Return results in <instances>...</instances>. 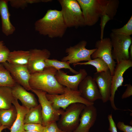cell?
Wrapping results in <instances>:
<instances>
[{
  "label": "cell",
  "instance_id": "obj_11",
  "mask_svg": "<svg viewBox=\"0 0 132 132\" xmlns=\"http://www.w3.org/2000/svg\"><path fill=\"white\" fill-rule=\"evenodd\" d=\"M82 10L85 25L91 26L98 21L101 11L98 0H77Z\"/></svg>",
  "mask_w": 132,
  "mask_h": 132
},
{
  "label": "cell",
  "instance_id": "obj_25",
  "mask_svg": "<svg viewBox=\"0 0 132 132\" xmlns=\"http://www.w3.org/2000/svg\"><path fill=\"white\" fill-rule=\"evenodd\" d=\"M24 122V124L35 123L42 125L43 117L42 109L39 104L36 106L29 109L25 116Z\"/></svg>",
  "mask_w": 132,
  "mask_h": 132
},
{
  "label": "cell",
  "instance_id": "obj_34",
  "mask_svg": "<svg viewBox=\"0 0 132 132\" xmlns=\"http://www.w3.org/2000/svg\"><path fill=\"white\" fill-rule=\"evenodd\" d=\"M61 131L58 127L56 122L50 123L44 126L43 132H61Z\"/></svg>",
  "mask_w": 132,
  "mask_h": 132
},
{
  "label": "cell",
  "instance_id": "obj_4",
  "mask_svg": "<svg viewBox=\"0 0 132 132\" xmlns=\"http://www.w3.org/2000/svg\"><path fill=\"white\" fill-rule=\"evenodd\" d=\"M46 96L53 107L56 110H65L71 104L80 103L86 106L94 104L83 98L79 90H75L65 87L64 93L59 95L46 94Z\"/></svg>",
  "mask_w": 132,
  "mask_h": 132
},
{
  "label": "cell",
  "instance_id": "obj_31",
  "mask_svg": "<svg viewBox=\"0 0 132 132\" xmlns=\"http://www.w3.org/2000/svg\"><path fill=\"white\" fill-rule=\"evenodd\" d=\"M10 52L3 41L0 39V64L7 62Z\"/></svg>",
  "mask_w": 132,
  "mask_h": 132
},
{
  "label": "cell",
  "instance_id": "obj_2",
  "mask_svg": "<svg viewBox=\"0 0 132 132\" xmlns=\"http://www.w3.org/2000/svg\"><path fill=\"white\" fill-rule=\"evenodd\" d=\"M57 71L54 67H48L31 74L29 83L31 89L42 90L51 95L63 93L65 87L60 84L55 77Z\"/></svg>",
  "mask_w": 132,
  "mask_h": 132
},
{
  "label": "cell",
  "instance_id": "obj_22",
  "mask_svg": "<svg viewBox=\"0 0 132 132\" xmlns=\"http://www.w3.org/2000/svg\"><path fill=\"white\" fill-rule=\"evenodd\" d=\"M101 11V15L106 14L111 20L115 16L119 1L118 0H98Z\"/></svg>",
  "mask_w": 132,
  "mask_h": 132
},
{
  "label": "cell",
  "instance_id": "obj_23",
  "mask_svg": "<svg viewBox=\"0 0 132 132\" xmlns=\"http://www.w3.org/2000/svg\"><path fill=\"white\" fill-rule=\"evenodd\" d=\"M15 98L11 88L0 87V109H8L11 107L13 101Z\"/></svg>",
  "mask_w": 132,
  "mask_h": 132
},
{
  "label": "cell",
  "instance_id": "obj_24",
  "mask_svg": "<svg viewBox=\"0 0 132 132\" xmlns=\"http://www.w3.org/2000/svg\"><path fill=\"white\" fill-rule=\"evenodd\" d=\"M17 112L14 105L8 109H0V121L2 126L9 129L13 125L17 116Z\"/></svg>",
  "mask_w": 132,
  "mask_h": 132
},
{
  "label": "cell",
  "instance_id": "obj_32",
  "mask_svg": "<svg viewBox=\"0 0 132 132\" xmlns=\"http://www.w3.org/2000/svg\"><path fill=\"white\" fill-rule=\"evenodd\" d=\"M24 128L25 131H34L38 132H43L44 126L40 124L30 123L24 124Z\"/></svg>",
  "mask_w": 132,
  "mask_h": 132
},
{
  "label": "cell",
  "instance_id": "obj_19",
  "mask_svg": "<svg viewBox=\"0 0 132 132\" xmlns=\"http://www.w3.org/2000/svg\"><path fill=\"white\" fill-rule=\"evenodd\" d=\"M7 0H0V15L1 22L2 33L6 36L12 34L15 30V27L11 23L10 20Z\"/></svg>",
  "mask_w": 132,
  "mask_h": 132
},
{
  "label": "cell",
  "instance_id": "obj_6",
  "mask_svg": "<svg viewBox=\"0 0 132 132\" xmlns=\"http://www.w3.org/2000/svg\"><path fill=\"white\" fill-rule=\"evenodd\" d=\"M112 48V55L116 63L129 59V49L132 44V38L130 36H126L114 34H110Z\"/></svg>",
  "mask_w": 132,
  "mask_h": 132
},
{
  "label": "cell",
  "instance_id": "obj_37",
  "mask_svg": "<svg viewBox=\"0 0 132 132\" xmlns=\"http://www.w3.org/2000/svg\"><path fill=\"white\" fill-rule=\"evenodd\" d=\"M126 86L125 91L122 95L121 98L122 99L129 98L132 95V86L130 84H126Z\"/></svg>",
  "mask_w": 132,
  "mask_h": 132
},
{
  "label": "cell",
  "instance_id": "obj_1",
  "mask_svg": "<svg viewBox=\"0 0 132 132\" xmlns=\"http://www.w3.org/2000/svg\"><path fill=\"white\" fill-rule=\"evenodd\" d=\"M35 30L40 34L50 38H62L67 28L61 11L49 9L34 23Z\"/></svg>",
  "mask_w": 132,
  "mask_h": 132
},
{
  "label": "cell",
  "instance_id": "obj_15",
  "mask_svg": "<svg viewBox=\"0 0 132 132\" xmlns=\"http://www.w3.org/2000/svg\"><path fill=\"white\" fill-rule=\"evenodd\" d=\"M78 90L82 97L89 102L94 103L101 97L95 80L91 76L88 75L79 84Z\"/></svg>",
  "mask_w": 132,
  "mask_h": 132
},
{
  "label": "cell",
  "instance_id": "obj_33",
  "mask_svg": "<svg viewBox=\"0 0 132 132\" xmlns=\"http://www.w3.org/2000/svg\"><path fill=\"white\" fill-rule=\"evenodd\" d=\"M100 17L101 18L100 24L101 28L100 39L102 40L104 38V30L105 26L107 22L111 19L106 14L101 15Z\"/></svg>",
  "mask_w": 132,
  "mask_h": 132
},
{
  "label": "cell",
  "instance_id": "obj_27",
  "mask_svg": "<svg viewBox=\"0 0 132 132\" xmlns=\"http://www.w3.org/2000/svg\"><path fill=\"white\" fill-rule=\"evenodd\" d=\"M45 63L46 67H53L57 70L62 68L68 69L70 72L75 74L79 73V71L75 70L70 66V64L68 61H60L55 59H48L45 60Z\"/></svg>",
  "mask_w": 132,
  "mask_h": 132
},
{
  "label": "cell",
  "instance_id": "obj_9",
  "mask_svg": "<svg viewBox=\"0 0 132 132\" xmlns=\"http://www.w3.org/2000/svg\"><path fill=\"white\" fill-rule=\"evenodd\" d=\"M95 47L96 50L91 55V59L98 58L102 59L108 66L112 76L116 63L112 57V48L110 38L106 37L97 41L95 44Z\"/></svg>",
  "mask_w": 132,
  "mask_h": 132
},
{
  "label": "cell",
  "instance_id": "obj_21",
  "mask_svg": "<svg viewBox=\"0 0 132 132\" xmlns=\"http://www.w3.org/2000/svg\"><path fill=\"white\" fill-rule=\"evenodd\" d=\"M29 55V51L14 50L10 52L7 62L14 65L27 66Z\"/></svg>",
  "mask_w": 132,
  "mask_h": 132
},
{
  "label": "cell",
  "instance_id": "obj_41",
  "mask_svg": "<svg viewBox=\"0 0 132 132\" xmlns=\"http://www.w3.org/2000/svg\"><path fill=\"white\" fill-rule=\"evenodd\" d=\"M2 125L1 124V123L0 122V127Z\"/></svg>",
  "mask_w": 132,
  "mask_h": 132
},
{
  "label": "cell",
  "instance_id": "obj_39",
  "mask_svg": "<svg viewBox=\"0 0 132 132\" xmlns=\"http://www.w3.org/2000/svg\"><path fill=\"white\" fill-rule=\"evenodd\" d=\"M7 128V127L4 126H2L0 127V132H2V131L4 129Z\"/></svg>",
  "mask_w": 132,
  "mask_h": 132
},
{
  "label": "cell",
  "instance_id": "obj_20",
  "mask_svg": "<svg viewBox=\"0 0 132 132\" xmlns=\"http://www.w3.org/2000/svg\"><path fill=\"white\" fill-rule=\"evenodd\" d=\"M12 104L16 108L17 115L15 121L9 129L10 132H24V119L29 109L21 105L18 100L16 98L13 101Z\"/></svg>",
  "mask_w": 132,
  "mask_h": 132
},
{
  "label": "cell",
  "instance_id": "obj_29",
  "mask_svg": "<svg viewBox=\"0 0 132 132\" xmlns=\"http://www.w3.org/2000/svg\"><path fill=\"white\" fill-rule=\"evenodd\" d=\"M9 2L11 7L16 8L24 9L29 4L37 3L40 2H50L49 0H9Z\"/></svg>",
  "mask_w": 132,
  "mask_h": 132
},
{
  "label": "cell",
  "instance_id": "obj_40",
  "mask_svg": "<svg viewBox=\"0 0 132 132\" xmlns=\"http://www.w3.org/2000/svg\"><path fill=\"white\" fill-rule=\"evenodd\" d=\"M24 132H38L36 131H25Z\"/></svg>",
  "mask_w": 132,
  "mask_h": 132
},
{
  "label": "cell",
  "instance_id": "obj_16",
  "mask_svg": "<svg viewBox=\"0 0 132 132\" xmlns=\"http://www.w3.org/2000/svg\"><path fill=\"white\" fill-rule=\"evenodd\" d=\"M93 78L96 83L104 103L109 101L111 95L112 76L109 70L100 72H96Z\"/></svg>",
  "mask_w": 132,
  "mask_h": 132
},
{
  "label": "cell",
  "instance_id": "obj_36",
  "mask_svg": "<svg viewBox=\"0 0 132 132\" xmlns=\"http://www.w3.org/2000/svg\"><path fill=\"white\" fill-rule=\"evenodd\" d=\"M108 118L109 122V131L110 132H118L116 125L113 119L112 113L108 115Z\"/></svg>",
  "mask_w": 132,
  "mask_h": 132
},
{
  "label": "cell",
  "instance_id": "obj_13",
  "mask_svg": "<svg viewBox=\"0 0 132 132\" xmlns=\"http://www.w3.org/2000/svg\"><path fill=\"white\" fill-rule=\"evenodd\" d=\"M10 72L16 83L27 91L31 89L29 81L31 74L26 65H18L10 64L7 62L2 63Z\"/></svg>",
  "mask_w": 132,
  "mask_h": 132
},
{
  "label": "cell",
  "instance_id": "obj_14",
  "mask_svg": "<svg viewBox=\"0 0 132 132\" xmlns=\"http://www.w3.org/2000/svg\"><path fill=\"white\" fill-rule=\"evenodd\" d=\"M67 73L61 70H57L55 75L56 79L61 85L75 90H78L79 84L88 76L84 69H80L79 73L74 75H68Z\"/></svg>",
  "mask_w": 132,
  "mask_h": 132
},
{
  "label": "cell",
  "instance_id": "obj_7",
  "mask_svg": "<svg viewBox=\"0 0 132 132\" xmlns=\"http://www.w3.org/2000/svg\"><path fill=\"white\" fill-rule=\"evenodd\" d=\"M31 91L37 97L41 106L43 126H45L50 123L57 121L64 110L61 109L59 110L55 109L47 98L46 96L47 93L45 92L32 89Z\"/></svg>",
  "mask_w": 132,
  "mask_h": 132
},
{
  "label": "cell",
  "instance_id": "obj_18",
  "mask_svg": "<svg viewBox=\"0 0 132 132\" xmlns=\"http://www.w3.org/2000/svg\"><path fill=\"white\" fill-rule=\"evenodd\" d=\"M11 88L14 97L20 101L22 106L29 109L39 104L34 94L19 84L16 83Z\"/></svg>",
  "mask_w": 132,
  "mask_h": 132
},
{
  "label": "cell",
  "instance_id": "obj_26",
  "mask_svg": "<svg viewBox=\"0 0 132 132\" xmlns=\"http://www.w3.org/2000/svg\"><path fill=\"white\" fill-rule=\"evenodd\" d=\"M16 84L10 72L2 63L0 64V87L12 88Z\"/></svg>",
  "mask_w": 132,
  "mask_h": 132
},
{
  "label": "cell",
  "instance_id": "obj_35",
  "mask_svg": "<svg viewBox=\"0 0 132 132\" xmlns=\"http://www.w3.org/2000/svg\"><path fill=\"white\" fill-rule=\"evenodd\" d=\"M117 126L119 129L121 131L124 132H132V127L125 124L123 122H118Z\"/></svg>",
  "mask_w": 132,
  "mask_h": 132
},
{
  "label": "cell",
  "instance_id": "obj_38",
  "mask_svg": "<svg viewBox=\"0 0 132 132\" xmlns=\"http://www.w3.org/2000/svg\"><path fill=\"white\" fill-rule=\"evenodd\" d=\"M129 53V59L132 60V44L130 46Z\"/></svg>",
  "mask_w": 132,
  "mask_h": 132
},
{
  "label": "cell",
  "instance_id": "obj_30",
  "mask_svg": "<svg viewBox=\"0 0 132 132\" xmlns=\"http://www.w3.org/2000/svg\"><path fill=\"white\" fill-rule=\"evenodd\" d=\"M112 33L118 35L130 36L132 34V16L127 22L122 27L111 30Z\"/></svg>",
  "mask_w": 132,
  "mask_h": 132
},
{
  "label": "cell",
  "instance_id": "obj_10",
  "mask_svg": "<svg viewBox=\"0 0 132 132\" xmlns=\"http://www.w3.org/2000/svg\"><path fill=\"white\" fill-rule=\"evenodd\" d=\"M132 66V60L130 59L121 61L116 64L112 76L111 95L109 100L111 107L114 110L119 109L116 107L115 104V92L118 88L122 85L124 73Z\"/></svg>",
  "mask_w": 132,
  "mask_h": 132
},
{
  "label": "cell",
  "instance_id": "obj_8",
  "mask_svg": "<svg viewBox=\"0 0 132 132\" xmlns=\"http://www.w3.org/2000/svg\"><path fill=\"white\" fill-rule=\"evenodd\" d=\"M87 44L86 41L83 40L75 45L67 48L65 52L67 55L62 58L61 61H68L70 64L74 65L82 61L90 60L92 59L91 56L96 48L87 49L86 47Z\"/></svg>",
  "mask_w": 132,
  "mask_h": 132
},
{
  "label": "cell",
  "instance_id": "obj_28",
  "mask_svg": "<svg viewBox=\"0 0 132 132\" xmlns=\"http://www.w3.org/2000/svg\"><path fill=\"white\" fill-rule=\"evenodd\" d=\"M77 65L92 66L95 68L97 72H105L109 70L107 64L102 59L99 58L91 59L87 62H78L73 65L74 66Z\"/></svg>",
  "mask_w": 132,
  "mask_h": 132
},
{
  "label": "cell",
  "instance_id": "obj_12",
  "mask_svg": "<svg viewBox=\"0 0 132 132\" xmlns=\"http://www.w3.org/2000/svg\"><path fill=\"white\" fill-rule=\"evenodd\" d=\"M29 51L30 55L27 66L30 74L43 71L46 67L45 60L50 56V51L46 49L34 48Z\"/></svg>",
  "mask_w": 132,
  "mask_h": 132
},
{
  "label": "cell",
  "instance_id": "obj_5",
  "mask_svg": "<svg viewBox=\"0 0 132 132\" xmlns=\"http://www.w3.org/2000/svg\"><path fill=\"white\" fill-rule=\"evenodd\" d=\"M85 105L80 103L71 104L64 110L57 122L61 131L73 132L78 126L81 113Z\"/></svg>",
  "mask_w": 132,
  "mask_h": 132
},
{
  "label": "cell",
  "instance_id": "obj_42",
  "mask_svg": "<svg viewBox=\"0 0 132 132\" xmlns=\"http://www.w3.org/2000/svg\"><path fill=\"white\" fill-rule=\"evenodd\" d=\"M61 132H63V131H61Z\"/></svg>",
  "mask_w": 132,
  "mask_h": 132
},
{
  "label": "cell",
  "instance_id": "obj_3",
  "mask_svg": "<svg viewBox=\"0 0 132 132\" xmlns=\"http://www.w3.org/2000/svg\"><path fill=\"white\" fill-rule=\"evenodd\" d=\"M61 11L67 27L77 28L85 26L82 10L76 0H58Z\"/></svg>",
  "mask_w": 132,
  "mask_h": 132
},
{
  "label": "cell",
  "instance_id": "obj_17",
  "mask_svg": "<svg viewBox=\"0 0 132 132\" xmlns=\"http://www.w3.org/2000/svg\"><path fill=\"white\" fill-rule=\"evenodd\" d=\"M97 117V109L94 104L85 105L81 113L79 125L73 132H89Z\"/></svg>",
  "mask_w": 132,
  "mask_h": 132
}]
</instances>
